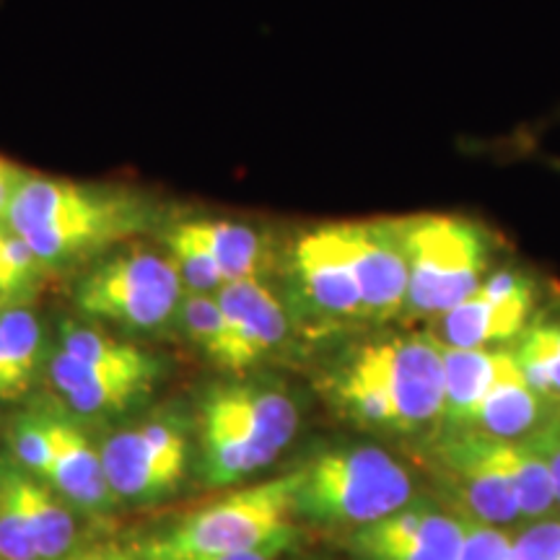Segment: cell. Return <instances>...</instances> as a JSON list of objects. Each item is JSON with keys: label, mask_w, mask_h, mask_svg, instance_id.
<instances>
[{"label": "cell", "mask_w": 560, "mask_h": 560, "mask_svg": "<svg viewBox=\"0 0 560 560\" xmlns=\"http://www.w3.org/2000/svg\"><path fill=\"white\" fill-rule=\"evenodd\" d=\"M68 560H136V558H128L122 556V552L112 550V548H100V550H89V552H81V556H73Z\"/></svg>", "instance_id": "obj_34"}, {"label": "cell", "mask_w": 560, "mask_h": 560, "mask_svg": "<svg viewBox=\"0 0 560 560\" xmlns=\"http://www.w3.org/2000/svg\"><path fill=\"white\" fill-rule=\"evenodd\" d=\"M215 301L223 314L219 366L231 374L244 376L289 338V310L262 278L229 280L215 291Z\"/></svg>", "instance_id": "obj_13"}, {"label": "cell", "mask_w": 560, "mask_h": 560, "mask_svg": "<svg viewBox=\"0 0 560 560\" xmlns=\"http://www.w3.org/2000/svg\"><path fill=\"white\" fill-rule=\"evenodd\" d=\"M346 240L359 280L363 325L400 322L408 296V257L400 219L346 221Z\"/></svg>", "instance_id": "obj_14"}, {"label": "cell", "mask_w": 560, "mask_h": 560, "mask_svg": "<svg viewBox=\"0 0 560 560\" xmlns=\"http://www.w3.org/2000/svg\"><path fill=\"white\" fill-rule=\"evenodd\" d=\"M537 312V278L520 268H495L462 304L431 319L425 332L446 348H506Z\"/></svg>", "instance_id": "obj_9"}, {"label": "cell", "mask_w": 560, "mask_h": 560, "mask_svg": "<svg viewBox=\"0 0 560 560\" xmlns=\"http://www.w3.org/2000/svg\"><path fill=\"white\" fill-rule=\"evenodd\" d=\"M55 392L79 416H120L149 400L161 369H115L79 361L58 348L47 369Z\"/></svg>", "instance_id": "obj_15"}, {"label": "cell", "mask_w": 560, "mask_h": 560, "mask_svg": "<svg viewBox=\"0 0 560 560\" xmlns=\"http://www.w3.org/2000/svg\"><path fill=\"white\" fill-rule=\"evenodd\" d=\"M516 560H560V516L529 522L514 535Z\"/></svg>", "instance_id": "obj_30"}, {"label": "cell", "mask_w": 560, "mask_h": 560, "mask_svg": "<svg viewBox=\"0 0 560 560\" xmlns=\"http://www.w3.org/2000/svg\"><path fill=\"white\" fill-rule=\"evenodd\" d=\"M9 444L19 465L45 480L47 467H50V441H47L39 412H21L13 420L9 425Z\"/></svg>", "instance_id": "obj_28"}, {"label": "cell", "mask_w": 560, "mask_h": 560, "mask_svg": "<svg viewBox=\"0 0 560 560\" xmlns=\"http://www.w3.org/2000/svg\"><path fill=\"white\" fill-rule=\"evenodd\" d=\"M0 558L37 560V548L16 493V465L9 459H0Z\"/></svg>", "instance_id": "obj_26"}, {"label": "cell", "mask_w": 560, "mask_h": 560, "mask_svg": "<svg viewBox=\"0 0 560 560\" xmlns=\"http://www.w3.org/2000/svg\"><path fill=\"white\" fill-rule=\"evenodd\" d=\"M16 493L37 548V560L66 558L75 542V524L66 503L58 499V490L24 467H16Z\"/></svg>", "instance_id": "obj_19"}, {"label": "cell", "mask_w": 560, "mask_h": 560, "mask_svg": "<svg viewBox=\"0 0 560 560\" xmlns=\"http://www.w3.org/2000/svg\"><path fill=\"white\" fill-rule=\"evenodd\" d=\"M289 268L299 304L330 325H363L359 280L346 240V221L314 226L296 236Z\"/></svg>", "instance_id": "obj_10"}, {"label": "cell", "mask_w": 560, "mask_h": 560, "mask_svg": "<svg viewBox=\"0 0 560 560\" xmlns=\"http://www.w3.org/2000/svg\"><path fill=\"white\" fill-rule=\"evenodd\" d=\"M425 467L450 499V511L467 522L509 529L522 524L501 439L475 431H436L420 450Z\"/></svg>", "instance_id": "obj_8"}, {"label": "cell", "mask_w": 560, "mask_h": 560, "mask_svg": "<svg viewBox=\"0 0 560 560\" xmlns=\"http://www.w3.org/2000/svg\"><path fill=\"white\" fill-rule=\"evenodd\" d=\"M42 416L47 441H50V467L45 482L83 511H104L115 506L102 454L89 444V439L73 423L58 416Z\"/></svg>", "instance_id": "obj_17"}, {"label": "cell", "mask_w": 560, "mask_h": 560, "mask_svg": "<svg viewBox=\"0 0 560 560\" xmlns=\"http://www.w3.org/2000/svg\"><path fill=\"white\" fill-rule=\"evenodd\" d=\"M206 244L223 278H262L268 265V242L255 226L231 219H187Z\"/></svg>", "instance_id": "obj_20"}, {"label": "cell", "mask_w": 560, "mask_h": 560, "mask_svg": "<svg viewBox=\"0 0 560 560\" xmlns=\"http://www.w3.org/2000/svg\"><path fill=\"white\" fill-rule=\"evenodd\" d=\"M296 486L299 470L208 503L164 535L140 545L136 560H190L255 550L280 552L293 537Z\"/></svg>", "instance_id": "obj_5"}, {"label": "cell", "mask_w": 560, "mask_h": 560, "mask_svg": "<svg viewBox=\"0 0 560 560\" xmlns=\"http://www.w3.org/2000/svg\"><path fill=\"white\" fill-rule=\"evenodd\" d=\"M177 319L187 338L198 346L210 361L219 363L223 348V314L215 293H185Z\"/></svg>", "instance_id": "obj_27"}, {"label": "cell", "mask_w": 560, "mask_h": 560, "mask_svg": "<svg viewBox=\"0 0 560 560\" xmlns=\"http://www.w3.org/2000/svg\"><path fill=\"white\" fill-rule=\"evenodd\" d=\"M299 431V408L268 382H234L208 389L198 410V472L226 488L265 470Z\"/></svg>", "instance_id": "obj_3"}, {"label": "cell", "mask_w": 560, "mask_h": 560, "mask_svg": "<svg viewBox=\"0 0 560 560\" xmlns=\"http://www.w3.org/2000/svg\"><path fill=\"white\" fill-rule=\"evenodd\" d=\"M560 420V402L529 387L516 366L514 355L503 363L501 374L490 384L465 431L503 441H529Z\"/></svg>", "instance_id": "obj_16"}, {"label": "cell", "mask_w": 560, "mask_h": 560, "mask_svg": "<svg viewBox=\"0 0 560 560\" xmlns=\"http://www.w3.org/2000/svg\"><path fill=\"white\" fill-rule=\"evenodd\" d=\"M0 397H3V400H16V392H13L9 366H5V359H3V350H0Z\"/></svg>", "instance_id": "obj_35"}, {"label": "cell", "mask_w": 560, "mask_h": 560, "mask_svg": "<svg viewBox=\"0 0 560 560\" xmlns=\"http://www.w3.org/2000/svg\"><path fill=\"white\" fill-rule=\"evenodd\" d=\"M338 408L369 431L429 439L444 412V350L429 332H392L350 348L330 376Z\"/></svg>", "instance_id": "obj_1"}, {"label": "cell", "mask_w": 560, "mask_h": 560, "mask_svg": "<svg viewBox=\"0 0 560 560\" xmlns=\"http://www.w3.org/2000/svg\"><path fill=\"white\" fill-rule=\"evenodd\" d=\"M26 170H21L13 161L0 159V223H5V213H9L13 195L19 192L21 182L26 179Z\"/></svg>", "instance_id": "obj_32"}, {"label": "cell", "mask_w": 560, "mask_h": 560, "mask_svg": "<svg viewBox=\"0 0 560 560\" xmlns=\"http://www.w3.org/2000/svg\"><path fill=\"white\" fill-rule=\"evenodd\" d=\"M102 465L117 501H156L185 478L187 436L174 420L117 431L102 446Z\"/></svg>", "instance_id": "obj_11"}, {"label": "cell", "mask_w": 560, "mask_h": 560, "mask_svg": "<svg viewBox=\"0 0 560 560\" xmlns=\"http://www.w3.org/2000/svg\"><path fill=\"white\" fill-rule=\"evenodd\" d=\"M164 240L170 247V260L179 272L182 285H185V293H215L226 283L213 255L192 231L190 221L174 223Z\"/></svg>", "instance_id": "obj_24"}, {"label": "cell", "mask_w": 560, "mask_h": 560, "mask_svg": "<svg viewBox=\"0 0 560 560\" xmlns=\"http://www.w3.org/2000/svg\"><path fill=\"white\" fill-rule=\"evenodd\" d=\"M39 348L42 327L30 310L9 306V310L0 312V350H3L16 397L32 387L34 374H37Z\"/></svg>", "instance_id": "obj_23"}, {"label": "cell", "mask_w": 560, "mask_h": 560, "mask_svg": "<svg viewBox=\"0 0 560 560\" xmlns=\"http://www.w3.org/2000/svg\"><path fill=\"white\" fill-rule=\"evenodd\" d=\"M60 350H66L68 355H73L79 361L94 363V366L161 369V363L153 355L143 353L140 348L73 319H66L60 325Z\"/></svg>", "instance_id": "obj_22"}, {"label": "cell", "mask_w": 560, "mask_h": 560, "mask_svg": "<svg viewBox=\"0 0 560 560\" xmlns=\"http://www.w3.org/2000/svg\"><path fill=\"white\" fill-rule=\"evenodd\" d=\"M548 122H560V109H556V112H552V115H550V120Z\"/></svg>", "instance_id": "obj_37"}, {"label": "cell", "mask_w": 560, "mask_h": 560, "mask_svg": "<svg viewBox=\"0 0 560 560\" xmlns=\"http://www.w3.org/2000/svg\"><path fill=\"white\" fill-rule=\"evenodd\" d=\"M412 493V475L395 454L371 444L338 446L299 470L296 516L353 532L408 506Z\"/></svg>", "instance_id": "obj_6"}, {"label": "cell", "mask_w": 560, "mask_h": 560, "mask_svg": "<svg viewBox=\"0 0 560 560\" xmlns=\"http://www.w3.org/2000/svg\"><path fill=\"white\" fill-rule=\"evenodd\" d=\"M457 560H516L514 535L509 529L465 520V540Z\"/></svg>", "instance_id": "obj_29"}, {"label": "cell", "mask_w": 560, "mask_h": 560, "mask_svg": "<svg viewBox=\"0 0 560 560\" xmlns=\"http://www.w3.org/2000/svg\"><path fill=\"white\" fill-rule=\"evenodd\" d=\"M73 299L91 319L145 332L177 319L185 285L170 257L132 247L94 265L79 280Z\"/></svg>", "instance_id": "obj_7"}, {"label": "cell", "mask_w": 560, "mask_h": 560, "mask_svg": "<svg viewBox=\"0 0 560 560\" xmlns=\"http://www.w3.org/2000/svg\"><path fill=\"white\" fill-rule=\"evenodd\" d=\"M42 270H47L30 244L0 223V304L19 306V301L37 289Z\"/></svg>", "instance_id": "obj_25"}, {"label": "cell", "mask_w": 560, "mask_h": 560, "mask_svg": "<svg viewBox=\"0 0 560 560\" xmlns=\"http://www.w3.org/2000/svg\"><path fill=\"white\" fill-rule=\"evenodd\" d=\"M444 350V412L439 431H465L490 384L509 359L506 348H446Z\"/></svg>", "instance_id": "obj_18"}, {"label": "cell", "mask_w": 560, "mask_h": 560, "mask_svg": "<svg viewBox=\"0 0 560 560\" xmlns=\"http://www.w3.org/2000/svg\"><path fill=\"white\" fill-rule=\"evenodd\" d=\"M400 229L408 257L405 325L431 322L454 310L499 268L501 240L470 215H402Z\"/></svg>", "instance_id": "obj_4"}, {"label": "cell", "mask_w": 560, "mask_h": 560, "mask_svg": "<svg viewBox=\"0 0 560 560\" xmlns=\"http://www.w3.org/2000/svg\"><path fill=\"white\" fill-rule=\"evenodd\" d=\"M190 560H278V550H255V552H231V556H208Z\"/></svg>", "instance_id": "obj_33"}, {"label": "cell", "mask_w": 560, "mask_h": 560, "mask_svg": "<svg viewBox=\"0 0 560 560\" xmlns=\"http://www.w3.org/2000/svg\"><path fill=\"white\" fill-rule=\"evenodd\" d=\"M548 164L560 174V159H548Z\"/></svg>", "instance_id": "obj_36"}, {"label": "cell", "mask_w": 560, "mask_h": 560, "mask_svg": "<svg viewBox=\"0 0 560 560\" xmlns=\"http://www.w3.org/2000/svg\"><path fill=\"white\" fill-rule=\"evenodd\" d=\"M529 441L537 446V452L542 454L545 462H548L552 490H556V503L560 509V420L558 423L548 425V429H545L542 433H537V436Z\"/></svg>", "instance_id": "obj_31"}, {"label": "cell", "mask_w": 560, "mask_h": 560, "mask_svg": "<svg viewBox=\"0 0 560 560\" xmlns=\"http://www.w3.org/2000/svg\"><path fill=\"white\" fill-rule=\"evenodd\" d=\"M465 520L446 506L416 499L384 520L353 529L348 550L355 560H457Z\"/></svg>", "instance_id": "obj_12"}, {"label": "cell", "mask_w": 560, "mask_h": 560, "mask_svg": "<svg viewBox=\"0 0 560 560\" xmlns=\"http://www.w3.org/2000/svg\"><path fill=\"white\" fill-rule=\"evenodd\" d=\"M149 221L151 206L143 195L34 172L21 182L5 213V226L30 244L47 270L94 260Z\"/></svg>", "instance_id": "obj_2"}, {"label": "cell", "mask_w": 560, "mask_h": 560, "mask_svg": "<svg viewBox=\"0 0 560 560\" xmlns=\"http://www.w3.org/2000/svg\"><path fill=\"white\" fill-rule=\"evenodd\" d=\"M509 348L529 387L560 402V310L537 312Z\"/></svg>", "instance_id": "obj_21"}]
</instances>
